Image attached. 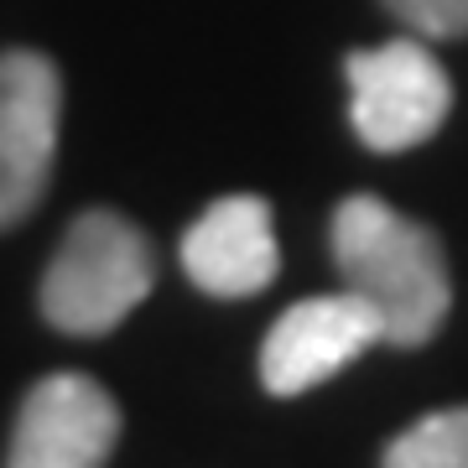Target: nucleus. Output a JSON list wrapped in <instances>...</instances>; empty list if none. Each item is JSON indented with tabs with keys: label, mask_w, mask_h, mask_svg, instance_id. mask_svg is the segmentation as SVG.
Instances as JSON below:
<instances>
[{
	"label": "nucleus",
	"mask_w": 468,
	"mask_h": 468,
	"mask_svg": "<svg viewBox=\"0 0 468 468\" xmlns=\"http://www.w3.org/2000/svg\"><path fill=\"white\" fill-rule=\"evenodd\" d=\"M63 131V73L48 52H0V229L32 218L52 183Z\"/></svg>",
	"instance_id": "4"
},
{
	"label": "nucleus",
	"mask_w": 468,
	"mask_h": 468,
	"mask_svg": "<svg viewBox=\"0 0 468 468\" xmlns=\"http://www.w3.org/2000/svg\"><path fill=\"white\" fill-rule=\"evenodd\" d=\"M375 344H385L380 323L349 292L292 302L261 344V385L271 396H302L313 385L334 380L338 369L354 365Z\"/></svg>",
	"instance_id": "6"
},
{
	"label": "nucleus",
	"mask_w": 468,
	"mask_h": 468,
	"mask_svg": "<svg viewBox=\"0 0 468 468\" xmlns=\"http://www.w3.org/2000/svg\"><path fill=\"white\" fill-rule=\"evenodd\" d=\"M120 442V406L94 375L63 369L27 390L5 468H104Z\"/></svg>",
	"instance_id": "5"
},
{
	"label": "nucleus",
	"mask_w": 468,
	"mask_h": 468,
	"mask_svg": "<svg viewBox=\"0 0 468 468\" xmlns=\"http://www.w3.org/2000/svg\"><path fill=\"white\" fill-rule=\"evenodd\" d=\"M349 73V120L369 151H411L452 110V79L421 37H390L380 48L344 58Z\"/></svg>",
	"instance_id": "3"
},
{
	"label": "nucleus",
	"mask_w": 468,
	"mask_h": 468,
	"mask_svg": "<svg viewBox=\"0 0 468 468\" xmlns=\"http://www.w3.org/2000/svg\"><path fill=\"white\" fill-rule=\"evenodd\" d=\"M183 271L198 292L224 302L266 292L282 276V245H276L271 203L255 198V193H229V198L208 203L193 218V229L183 234Z\"/></svg>",
	"instance_id": "7"
},
{
	"label": "nucleus",
	"mask_w": 468,
	"mask_h": 468,
	"mask_svg": "<svg viewBox=\"0 0 468 468\" xmlns=\"http://www.w3.org/2000/svg\"><path fill=\"white\" fill-rule=\"evenodd\" d=\"M385 11L421 42H458V37H468V0H385Z\"/></svg>",
	"instance_id": "9"
},
{
	"label": "nucleus",
	"mask_w": 468,
	"mask_h": 468,
	"mask_svg": "<svg viewBox=\"0 0 468 468\" xmlns=\"http://www.w3.org/2000/svg\"><path fill=\"white\" fill-rule=\"evenodd\" d=\"M156 282L151 239L115 208H84L42 276V318L58 334L100 338L131 318Z\"/></svg>",
	"instance_id": "2"
},
{
	"label": "nucleus",
	"mask_w": 468,
	"mask_h": 468,
	"mask_svg": "<svg viewBox=\"0 0 468 468\" xmlns=\"http://www.w3.org/2000/svg\"><path fill=\"white\" fill-rule=\"evenodd\" d=\"M334 266L344 276V292L375 313L385 344L417 349L448 323L452 282L437 234L385 198L354 193L338 203Z\"/></svg>",
	"instance_id": "1"
},
{
	"label": "nucleus",
	"mask_w": 468,
	"mask_h": 468,
	"mask_svg": "<svg viewBox=\"0 0 468 468\" xmlns=\"http://www.w3.org/2000/svg\"><path fill=\"white\" fill-rule=\"evenodd\" d=\"M380 468H468V406H448L411 421L385 448Z\"/></svg>",
	"instance_id": "8"
}]
</instances>
